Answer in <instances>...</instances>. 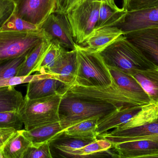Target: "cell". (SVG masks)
<instances>
[{"label":"cell","mask_w":158,"mask_h":158,"mask_svg":"<svg viewBox=\"0 0 158 158\" xmlns=\"http://www.w3.org/2000/svg\"><path fill=\"white\" fill-rule=\"evenodd\" d=\"M120 109L112 104L81 97L67 91L59 105L60 122L64 131L86 120L103 119Z\"/></svg>","instance_id":"6da1fadb"},{"label":"cell","mask_w":158,"mask_h":158,"mask_svg":"<svg viewBox=\"0 0 158 158\" xmlns=\"http://www.w3.org/2000/svg\"><path fill=\"white\" fill-rule=\"evenodd\" d=\"M98 53L107 66L131 74L135 70L156 67L123 35Z\"/></svg>","instance_id":"7a4b0ae2"},{"label":"cell","mask_w":158,"mask_h":158,"mask_svg":"<svg viewBox=\"0 0 158 158\" xmlns=\"http://www.w3.org/2000/svg\"><path fill=\"white\" fill-rule=\"evenodd\" d=\"M78 69L74 84L84 87H106L113 83L109 70L97 52L77 45Z\"/></svg>","instance_id":"3957f363"},{"label":"cell","mask_w":158,"mask_h":158,"mask_svg":"<svg viewBox=\"0 0 158 158\" xmlns=\"http://www.w3.org/2000/svg\"><path fill=\"white\" fill-rule=\"evenodd\" d=\"M62 95L56 94L39 99L24 101L18 112L25 130H31L40 126L60 122L59 108Z\"/></svg>","instance_id":"277c9868"},{"label":"cell","mask_w":158,"mask_h":158,"mask_svg":"<svg viewBox=\"0 0 158 158\" xmlns=\"http://www.w3.org/2000/svg\"><path fill=\"white\" fill-rule=\"evenodd\" d=\"M46 37L41 29L29 32L0 30V64L27 56Z\"/></svg>","instance_id":"5b68a950"},{"label":"cell","mask_w":158,"mask_h":158,"mask_svg":"<svg viewBox=\"0 0 158 158\" xmlns=\"http://www.w3.org/2000/svg\"><path fill=\"white\" fill-rule=\"evenodd\" d=\"M100 2H84L69 11L66 15L71 26L73 38L82 45L95 28L99 16Z\"/></svg>","instance_id":"8992f818"},{"label":"cell","mask_w":158,"mask_h":158,"mask_svg":"<svg viewBox=\"0 0 158 158\" xmlns=\"http://www.w3.org/2000/svg\"><path fill=\"white\" fill-rule=\"evenodd\" d=\"M68 91L78 96L112 104L120 108L141 105L129 97L113 81L109 87H84L73 84Z\"/></svg>","instance_id":"52a82bcc"},{"label":"cell","mask_w":158,"mask_h":158,"mask_svg":"<svg viewBox=\"0 0 158 158\" xmlns=\"http://www.w3.org/2000/svg\"><path fill=\"white\" fill-rule=\"evenodd\" d=\"M40 28L51 41L58 43L65 49H76L77 44L73 38L66 14L53 13L40 26Z\"/></svg>","instance_id":"ba28073f"},{"label":"cell","mask_w":158,"mask_h":158,"mask_svg":"<svg viewBox=\"0 0 158 158\" xmlns=\"http://www.w3.org/2000/svg\"><path fill=\"white\" fill-rule=\"evenodd\" d=\"M56 9V0H20L17 3L15 14L40 28Z\"/></svg>","instance_id":"9c48e42d"},{"label":"cell","mask_w":158,"mask_h":158,"mask_svg":"<svg viewBox=\"0 0 158 158\" xmlns=\"http://www.w3.org/2000/svg\"><path fill=\"white\" fill-rule=\"evenodd\" d=\"M158 68V28H150L123 34Z\"/></svg>","instance_id":"30bf717a"},{"label":"cell","mask_w":158,"mask_h":158,"mask_svg":"<svg viewBox=\"0 0 158 158\" xmlns=\"http://www.w3.org/2000/svg\"><path fill=\"white\" fill-rule=\"evenodd\" d=\"M118 158H158V142L136 140L112 145Z\"/></svg>","instance_id":"8fae6325"},{"label":"cell","mask_w":158,"mask_h":158,"mask_svg":"<svg viewBox=\"0 0 158 158\" xmlns=\"http://www.w3.org/2000/svg\"><path fill=\"white\" fill-rule=\"evenodd\" d=\"M78 69L77 49H65L53 66L46 74L70 86L75 83Z\"/></svg>","instance_id":"7c38bea8"},{"label":"cell","mask_w":158,"mask_h":158,"mask_svg":"<svg viewBox=\"0 0 158 158\" xmlns=\"http://www.w3.org/2000/svg\"><path fill=\"white\" fill-rule=\"evenodd\" d=\"M123 34L150 28H158V5L151 8L127 12L123 21L117 26Z\"/></svg>","instance_id":"4fadbf2b"},{"label":"cell","mask_w":158,"mask_h":158,"mask_svg":"<svg viewBox=\"0 0 158 158\" xmlns=\"http://www.w3.org/2000/svg\"><path fill=\"white\" fill-rule=\"evenodd\" d=\"M108 69L113 82L129 97L141 105L152 103L146 92L132 76L117 69Z\"/></svg>","instance_id":"5bb4252c"},{"label":"cell","mask_w":158,"mask_h":158,"mask_svg":"<svg viewBox=\"0 0 158 158\" xmlns=\"http://www.w3.org/2000/svg\"><path fill=\"white\" fill-rule=\"evenodd\" d=\"M155 135H158V117L141 126L128 129H116L111 132L105 133L98 136L107 140L113 145L127 142L133 138Z\"/></svg>","instance_id":"9a60e30c"},{"label":"cell","mask_w":158,"mask_h":158,"mask_svg":"<svg viewBox=\"0 0 158 158\" xmlns=\"http://www.w3.org/2000/svg\"><path fill=\"white\" fill-rule=\"evenodd\" d=\"M70 86L52 77L33 81L28 83L27 94L29 99H39L56 94H64Z\"/></svg>","instance_id":"2e32d148"},{"label":"cell","mask_w":158,"mask_h":158,"mask_svg":"<svg viewBox=\"0 0 158 158\" xmlns=\"http://www.w3.org/2000/svg\"><path fill=\"white\" fill-rule=\"evenodd\" d=\"M148 105H136L118 109L106 117L100 120L96 130L97 136L129 122L144 111Z\"/></svg>","instance_id":"e0dca14e"},{"label":"cell","mask_w":158,"mask_h":158,"mask_svg":"<svg viewBox=\"0 0 158 158\" xmlns=\"http://www.w3.org/2000/svg\"><path fill=\"white\" fill-rule=\"evenodd\" d=\"M112 145L110 142L100 138L79 149L58 154L59 157L64 158H118V154L111 152Z\"/></svg>","instance_id":"ac0fdd59"},{"label":"cell","mask_w":158,"mask_h":158,"mask_svg":"<svg viewBox=\"0 0 158 158\" xmlns=\"http://www.w3.org/2000/svg\"><path fill=\"white\" fill-rule=\"evenodd\" d=\"M123 34L122 31L117 27L94 29L81 46L92 52L98 53Z\"/></svg>","instance_id":"d6986e66"},{"label":"cell","mask_w":158,"mask_h":158,"mask_svg":"<svg viewBox=\"0 0 158 158\" xmlns=\"http://www.w3.org/2000/svg\"><path fill=\"white\" fill-rule=\"evenodd\" d=\"M23 135L31 143V145L36 146L50 143L56 136L63 131L60 122L40 126L31 130H20Z\"/></svg>","instance_id":"ffe728a7"},{"label":"cell","mask_w":158,"mask_h":158,"mask_svg":"<svg viewBox=\"0 0 158 158\" xmlns=\"http://www.w3.org/2000/svg\"><path fill=\"white\" fill-rule=\"evenodd\" d=\"M52 43L51 40L46 36L27 56L17 76H27L38 71Z\"/></svg>","instance_id":"44dd1931"},{"label":"cell","mask_w":158,"mask_h":158,"mask_svg":"<svg viewBox=\"0 0 158 158\" xmlns=\"http://www.w3.org/2000/svg\"><path fill=\"white\" fill-rule=\"evenodd\" d=\"M132 76L146 92L152 103L158 104V68L135 70Z\"/></svg>","instance_id":"7402d4cb"},{"label":"cell","mask_w":158,"mask_h":158,"mask_svg":"<svg viewBox=\"0 0 158 158\" xmlns=\"http://www.w3.org/2000/svg\"><path fill=\"white\" fill-rule=\"evenodd\" d=\"M127 12L123 7L113 8L106 4L101 2L98 20L94 29L117 27L123 21Z\"/></svg>","instance_id":"603a6c76"},{"label":"cell","mask_w":158,"mask_h":158,"mask_svg":"<svg viewBox=\"0 0 158 158\" xmlns=\"http://www.w3.org/2000/svg\"><path fill=\"white\" fill-rule=\"evenodd\" d=\"M31 143L17 130L2 147L4 158H23Z\"/></svg>","instance_id":"cb8c5ba5"},{"label":"cell","mask_w":158,"mask_h":158,"mask_svg":"<svg viewBox=\"0 0 158 158\" xmlns=\"http://www.w3.org/2000/svg\"><path fill=\"white\" fill-rule=\"evenodd\" d=\"M24 97L15 86L0 87V112L15 111L18 112Z\"/></svg>","instance_id":"d4e9b609"},{"label":"cell","mask_w":158,"mask_h":158,"mask_svg":"<svg viewBox=\"0 0 158 158\" xmlns=\"http://www.w3.org/2000/svg\"><path fill=\"white\" fill-rule=\"evenodd\" d=\"M100 119L94 118L81 122L64 130L66 135L82 139H97L96 130Z\"/></svg>","instance_id":"484cf974"},{"label":"cell","mask_w":158,"mask_h":158,"mask_svg":"<svg viewBox=\"0 0 158 158\" xmlns=\"http://www.w3.org/2000/svg\"><path fill=\"white\" fill-rule=\"evenodd\" d=\"M97 139H82L66 135L62 132L50 142L51 147L55 148L58 154L62 152L79 149L83 147Z\"/></svg>","instance_id":"4316f807"},{"label":"cell","mask_w":158,"mask_h":158,"mask_svg":"<svg viewBox=\"0 0 158 158\" xmlns=\"http://www.w3.org/2000/svg\"><path fill=\"white\" fill-rule=\"evenodd\" d=\"M65 49V48L58 43L52 41L49 50L39 67L38 72L41 74H46V72L53 66Z\"/></svg>","instance_id":"83f0119b"},{"label":"cell","mask_w":158,"mask_h":158,"mask_svg":"<svg viewBox=\"0 0 158 158\" xmlns=\"http://www.w3.org/2000/svg\"><path fill=\"white\" fill-rule=\"evenodd\" d=\"M27 56L19 57L1 63L0 79H8L17 76Z\"/></svg>","instance_id":"f1b7e54d"},{"label":"cell","mask_w":158,"mask_h":158,"mask_svg":"<svg viewBox=\"0 0 158 158\" xmlns=\"http://www.w3.org/2000/svg\"><path fill=\"white\" fill-rule=\"evenodd\" d=\"M0 30L29 32L37 31L40 30V28L39 26L28 22L14 13Z\"/></svg>","instance_id":"f546056e"},{"label":"cell","mask_w":158,"mask_h":158,"mask_svg":"<svg viewBox=\"0 0 158 158\" xmlns=\"http://www.w3.org/2000/svg\"><path fill=\"white\" fill-rule=\"evenodd\" d=\"M115 0H56V13L66 14L69 11L84 2H98L106 4L113 8H118Z\"/></svg>","instance_id":"4dcf8cb0"},{"label":"cell","mask_w":158,"mask_h":158,"mask_svg":"<svg viewBox=\"0 0 158 158\" xmlns=\"http://www.w3.org/2000/svg\"><path fill=\"white\" fill-rule=\"evenodd\" d=\"M52 77V75L49 74H35L27 76H15L8 79H0V87L7 86H15L22 83H29L31 82L40 79Z\"/></svg>","instance_id":"1f68e13d"},{"label":"cell","mask_w":158,"mask_h":158,"mask_svg":"<svg viewBox=\"0 0 158 158\" xmlns=\"http://www.w3.org/2000/svg\"><path fill=\"white\" fill-rule=\"evenodd\" d=\"M22 122L15 111L0 112V127L1 128H13L16 130H22Z\"/></svg>","instance_id":"d6a6232c"},{"label":"cell","mask_w":158,"mask_h":158,"mask_svg":"<svg viewBox=\"0 0 158 158\" xmlns=\"http://www.w3.org/2000/svg\"><path fill=\"white\" fill-rule=\"evenodd\" d=\"M50 143L40 145L31 146L23 158H52Z\"/></svg>","instance_id":"836d02e7"},{"label":"cell","mask_w":158,"mask_h":158,"mask_svg":"<svg viewBox=\"0 0 158 158\" xmlns=\"http://www.w3.org/2000/svg\"><path fill=\"white\" fill-rule=\"evenodd\" d=\"M123 8L127 12L138 11L158 5V0H122Z\"/></svg>","instance_id":"e575fe53"},{"label":"cell","mask_w":158,"mask_h":158,"mask_svg":"<svg viewBox=\"0 0 158 158\" xmlns=\"http://www.w3.org/2000/svg\"><path fill=\"white\" fill-rule=\"evenodd\" d=\"M16 6L13 0H0V29L14 15Z\"/></svg>","instance_id":"d590c367"},{"label":"cell","mask_w":158,"mask_h":158,"mask_svg":"<svg viewBox=\"0 0 158 158\" xmlns=\"http://www.w3.org/2000/svg\"><path fill=\"white\" fill-rule=\"evenodd\" d=\"M16 131L13 128H0V149L3 147Z\"/></svg>","instance_id":"8d00e7d4"},{"label":"cell","mask_w":158,"mask_h":158,"mask_svg":"<svg viewBox=\"0 0 158 158\" xmlns=\"http://www.w3.org/2000/svg\"><path fill=\"white\" fill-rule=\"evenodd\" d=\"M0 158H4L2 148L0 149Z\"/></svg>","instance_id":"74e56055"},{"label":"cell","mask_w":158,"mask_h":158,"mask_svg":"<svg viewBox=\"0 0 158 158\" xmlns=\"http://www.w3.org/2000/svg\"><path fill=\"white\" fill-rule=\"evenodd\" d=\"M13 1H14V2L17 4L19 2V1H20V0H13Z\"/></svg>","instance_id":"f35d334b"},{"label":"cell","mask_w":158,"mask_h":158,"mask_svg":"<svg viewBox=\"0 0 158 158\" xmlns=\"http://www.w3.org/2000/svg\"><path fill=\"white\" fill-rule=\"evenodd\" d=\"M0 128H1V127H0Z\"/></svg>","instance_id":"ab89813d"}]
</instances>
